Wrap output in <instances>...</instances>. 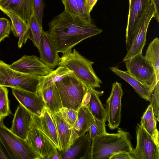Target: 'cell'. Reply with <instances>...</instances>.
Listing matches in <instances>:
<instances>
[{
  "instance_id": "obj_1",
  "label": "cell",
  "mask_w": 159,
  "mask_h": 159,
  "mask_svg": "<svg viewBox=\"0 0 159 159\" xmlns=\"http://www.w3.org/2000/svg\"><path fill=\"white\" fill-rule=\"evenodd\" d=\"M48 25L46 34L57 51L62 54L72 50L84 40L102 32L93 23L87 22L65 11L49 22Z\"/></svg>"
},
{
  "instance_id": "obj_2",
  "label": "cell",
  "mask_w": 159,
  "mask_h": 159,
  "mask_svg": "<svg viewBox=\"0 0 159 159\" xmlns=\"http://www.w3.org/2000/svg\"><path fill=\"white\" fill-rule=\"evenodd\" d=\"M134 148L129 133L119 129L115 133H106L92 139L90 159H110L121 152L131 153Z\"/></svg>"
},
{
  "instance_id": "obj_3",
  "label": "cell",
  "mask_w": 159,
  "mask_h": 159,
  "mask_svg": "<svg viewBox=\"0 0 159 159\" xmlns=\"http://www.w3.org/2000/svg\"><path fill=\"white\" fill-rule=\"evenodd\" d=\"M93 63L74 49L63 54L58 66L72 71L74 75L88 87L100 88L102 82L93 69Z\"/></svg>"
},
{
  "instance_id": "obj_4",
  "label": "cell",
  "mask_w": 159,
  "mask_h": 159,
  "mask_svg": "<svg viewBox=\"0 0 159 159\" xmlns=\"http://www.w3.org/2000/svg\"><path fill=\"white\" fill-rule=\"evenodd\" d=\"M62 107L78 111L89 88L72 73L55 83Z\"/></svg>"
},
{
  "instance_id": "obj_5",
  "label": "cell",
  "mask_w": 159,
  "mask_h": 159,
  "mask_svg": "<svg viewBox=\"0 0 159 159\" xmlns=\"http://www.w3.org/2000/svg\"><path fill=\"white\" fill-rule=\"evenodd\" d=\"M41 76L17 71L0 60V86L38 93Z\"/></svg>"
},
{
  "instance_id": "obj_6",
  "label": "cell",
  "mask_w": 159,
  "mask_h": 159,
  "mask_svg": "<svg viewBox=\"0 0 159 159\" xmlns=\"http://www.w3.org/2000/svg\"><path fill=\"white\" fill-rule=\"evenodd\" d=\"M0 141L9 159H40L25 139L13 133L0 120Z\"/></svg>"
},
{
  "instance_id": "obj_7",
  "label": "cell",
  "mask_w": 159,
  "mask_h": 159,
  "mask_svg": "<svg viewBox=\"0 0 159 159\" xmlns=\"http://www.w3.org/2000/svg\"><path fill=\"white\" fill-rule=\"evenodd\" d=\"M25 140L40 159H61L59 151L51 140L37 128L32 117Z\"/></svg>"
},
{
  "instance_id": "obj_8",
  "label": "cell",
  "mask_w": 159,
  "mask_h": 159,
  "mask_svg": "<svg viewBox=\"0 0 159 159\" xmlns=\"http://www.w3.org/2000/svg\"><path fill=\"white\" fill-rule=\"evenodd\" d=\"M127 72L150 90L154 89L157 83L155 71L142 53L125 61Z\"/></svg>"
},
{
  "instance_id": "obj_9",
  "label": "cell",
  "mask_w": 159,
  "mask_h": 159,
  "mask_svg": "<svg viewBox=\"0 0 159 159\" xmlns=\"http://www.w3.org/2000/svg\"><path fill=\"white\" fill-rule=\"evenodd\" d=\"M155 13L153 3L151 1L142 16L138 21L133 34V41L129 50L123 59V61L142 53L146 43V37L148 29Z\"/></svg>"
},
{
  "instance_id": "obj_10",
  "label": "cell",
  "mask_w": 159,
  "mask_h": 159,
  "mask_svg": "<svg viewBox=\"0 0 159 159\" xmlns=\"http://www.w3.org/2000/svg\"><path fill=\"white\" fill-rule=\"evenodd\" d=\"M137 144L131 154L134 159H159V145L138 124L136 128Z\"/></svg>"
},
{
  "instance_id": "obj_11",
  "label": "cell",
  "mask_w": 159,
  "mask_h": 159,
  "mask_svg": "<svg viewBox=\"0 0 159 159\" xmlns=\"http://www.w3.org/2000/svg\"><path fill=\"white\" fill-rule=\"evenodd\" d=\"M123 94L121 84L117 81L114 82L110 95L106 101L105 108L108 126L111 129L117 128L120 124Z\"/></svg>"
},
{
  "instance_id": "obj_12",
  "label": "cell",
  "mask_w": 159,
  "mask_h": 159,
  "mask_svg": "<svg viewBox=\"0 0 159 159\" xmlns=\"http://www.w3.org/2000/svg\"><path fill=\"white\" fill-rule=\"evenodd\" d=\"M12 69L26 74L44 76L53 70L44 64L38 57L24 55L10 65Z\"/></svg>"
},
{
  "instance_id": "obj_13",
  "label": "cell",
  "mask_w": 159,
  "mask_h": 159,
  "mask_svg": "<svg viewBox=\"0 0 159 159\" xmlns=\"http://www.w3.org/2000/svg\"><path fill=\"white\" fill-rule=\"evenodd\" d=\"M53 114L44 106L39 117L31 113L32 121L35 126L53 142L57 149L61 151Z\"/></svg>"
},
{
  "instance_id": "obj_14",
  "label": "cell",
  "mask_w": 159,
  "mask_h": 159,
  "mask_svg": "<svg viewBox=\"0 0 159 159\" xmlns=\"http://www.w3.org/2000/svg\"><path fill=\"white\" fill-rule=\"evenodd\" d=\"M150 2L151 0H129V11L125 34L127 51L133 41V34L136 25Z\"/></svg>"
},
{
  "instance_id": "obj_15",
  "label": "cell",
  "mask_w": 159,
  "mask_h": 159,
  "mask_svg": "<svg viewBox=\"0 0 159 159\" xmlns=\"http://www.w3.org/2000/svg\"><path fill=\"white\" fill-rule=\"evenodd\" d=\"M92 140L88 131L76 139L63 152L61 159H90Z\"/></svg>"
},
{
  "instance_id": "obj_16",
  "label": "cell",
  "mask_w": 159,
  "mask_h": 159,
  "mask_svg": "<svg viewBox=\"0 0 159 159\" xmlns=\"http://www.w3.org/2000/svg\"><path fill=\"white\" fill-rule=\"evenodd\" d=\"M12 93L19 103L32 114L38 116L45 106L41 96L37 93L18 89H12Z\"/></svg>"
},
{
  "instance_id": "obj_17",
  "label": "cell",
  "mask_w": 159,
  "mask_h": 159,
  "mask_svg": "<svg viewBox=\"0 0 159 159\" xmlns=\"http://www.w3.org/2000/svg\"><path fill=\"white\" fill-rule=\"evenodd\" d=\"M0 10L14 14L27 22L34 13V0H4Z\"/></svg>"
},
{
  "instance_id": "obj_18",
  "label": "cell",
  "mask_w": 159,
  "mask_h": 159,
  "mask_svg": "<svg viewBox=\"0 0 159 159\" xmlns=\"http://www.w3.org/2000/svg\"><path fill=\"white\" fill-rule=\"evenodd\" d=\"M31 120V113L20 104L14 114L10 129L18 137L25 139Z\"/></svg>"
},
{
  "instance_id": "obj_19",
  "label": "cell",
  "mask_w": 159,
  "mask_h": 159,
  "mask_svg": "<svg viewBox=\"0 0 159 159\" xmlns=\"http://www.w3.org/2000/svg\"><path fill=\"white\" fill-rule=\"evenodd\" d=\"M40 60L48 66L54 68L58 66L61 57L46 32L42 30L40 49Z\"/></svg>"
},
{
  "instance_id": "obj_20",
  "label": "cell",
  "mask_w": 159,
  "mask_h": 159,
  "mask_svg": "<svg viewBox=\"0 0 159 159\" xmlns=\"http://www.w3.org/2000/svg\"><path fill=\"white\" fill-rule=\"evenodd\" d=\"M94 120V116L87 106L82 105L78 111L77 119L72 126L71 138L67 149L76 139L88 130Z\"/></svg>"
},
{
  "instance_id": "obj_21",
  "label": "cell",
  "mask_w": 159,
  "mask_h": 159,
  "mask_svg": "<svg viewBox=\"0 0 159 159\" xmlns=\"http://www.w3.org/2000/svg\"><path fill=\"white\" fill-rule=\"evenodd\" d=\"M103 91H98L94 88H89L83 101L82 105L87 106L94 117L99 120L107 121L105 109L100 99Z\"/></svg>"
},
{
  "instance_id": "obj_22",
  "label": "cell",
  "mask_w": 159,
  "mask_h": 159,
  "mask_svg": "<svg viewBox=\"0 0 159 159\" xmlns=\"http://www.w3.org/2000/svg\"><path fill=\"white\" fill-rule=\"evenodd\" d=\"M11 21V30L18 38V47L20 48L29 39V28L27 22L16 14L7 11H3Z\"/></svg>"
},
{
  "instance_id": "obj_23",
  "label": "cell",
  "mask_w": 159,
  "mask_h": 159,
  "mask_svg": "<svg viewBox=\"0 0 159 159\" xmlns=\"http://www.w3.org/2000/svg\"><path fill=\"white\" fill-rule=\"evenodd\" d=\"M109 69L116 75L129 84L140 97L150 102L151 91L148 87L137 80L127 71L120 70L117 67H111Z\"/></svg>"
},
{
  "instance_id": "obj_24",
  "label": "cell",
  "mask_w": 159,
  "mask_h": 159,
  "mask_svg": "<svg viewBox=\"0 0 159 159\" xmlns=\"http://www.w3.org/2000/svg\"><path fill=\"white\" fill-rule=\"evenodd\" d=\"M53 115L61 145V151L63 152L67 149L70 140L72 126L64 120L59 111Z\"/></svg>"
},
{
  "instance_id": "obj_25",
  "label": "cell",
  "mask_w": 159,
  "mask_h": 159,
  "mask_svg": "<svg viewBox=\"0 0 159 159\" xmlns=\"http://www.w3.org/2000/svg\"><path fill=\"white\" fill-rule=\"evenodd\" d=\"M43 98L46 107L54 114L62 107L60 97L55 83L38 93Z\"/></svg>"
},
{
  "instance_id": "obj_26",
  "label": "cell",
  "mask_w": 159,
  "mask_h": 159,
  "mask_svg": "<svg viewBox=\"0 0 159 159\" xmlns=\"http://www.w3.org/2000/svg\"><path fill=\"white\" fill-rule=\"evenodd\" d=\"M157 120L150 104L141 117L140 125L159 145V133L157 128Z\"/></svg>"
},
{
  "instance_id": "obj_27",
  "label": "cell",
  "mask_w": 159,
  "mask_h": 159,
  "mask_svg": "<svg viewBox=\"0 0 159 159\" xmlns=\"http://www.w3.org/2000/svg\"><path fill=\"white\" fill-rule=\"evenodd\" d=\"M72 73L73 72L67 68L59 66L55 70H53L47 75L41 76L38 93Z\"/></svg>"
},
{
  "instance_id": "obj_28",
  "label": "cell",
  "mask_w": 159,
  "mask_h": 159,
  "mask_svg": "<svg viewBox=\"0 0 159 159\" xmlns=\"http://www.w3.org/2000/svg\"><path fill=\"white\" fill-rule=\"evenodd\" d=\"M144 57L153 67L157 81L159 82V39L155 38L149 44Z\"/></svg>"
},
{
  "instance_id": "obj_29",
  "label": "cell",
  "mask_w": 159,
  "mask_h": 159,
  "mask_svg": "<svg viewBox=\"0 0 159 159\" xmlns=\"http://www.w3.org/2000/svg\"><path fill=\"white\" fill-rule=\"evenodd\" d=\"M27 23L29 28V39L31 40L39 50L41 42L42 25L39 22L34 13Z\"/></svg>"
},
{
  "instance_id": "obj_30",
  "label": "cell",
  "mask_w": 159,
  "mask_h": 159,
  "mask_svg": "<svg viewBox=\"0 0 159 159\" xmlns=\"http://www.w3.org/2000/svg\"><path fill=\"white\" fill-rule=\"evenodd\" d=\"M8 92L5 87L0 86V120H3L6 117L11 114Z\"/></svg>"
},
{
  "instance_id": "obj_31",
  "label": "cell",
  "mask_w": 159,
  "mask_h": 159,
  "mask_svg": "<svg viewBox=\"0 0 159 159\" xmlns=\"http://www.w3.org/2000/svg\"><path fill=\"white\" fill-rule=\"evenodd\" d=\"M94 118V121L88 130L90 138L92 140L97 136L107 133L105 124L106 120H99Z\"/></svg>"
},
{
  "instance_id": "obj_32",
  "label": "cell",
  "mask_w": 159,
  "mask_h": 159,
  "mask_svg": "<svg viewBox=\"0 0 159 159\" xmlns=\"http://www.w3.org/2000/svg\"><path fill=\"white\" fill-rule=\"evenodd\" d=\"M150 104L157 121L159 120V82L157 83L154 89L151 92Z\"/></svg>"
},
{
  "instance_id": "obj_33",
  "label": "cell",
  "mask_w": 159,
  "mask_h": 159,
  "mask_svg": "<svg viewBox=\"0 0 159 159\" xmlns=\"http://www.w3.org/2000/svg\"><path fill=\"white\" fill-rule=\"evenodd\" d=\"M64 120L71 126L75 122L77 118L78 111L72 109L62 107L60 110Z\"/></svg>"
},
{
  "instance_id": "obj_34",
  "label": "cell",
  "mask_w": 159,
  "mask_h": 159,
  "mask_svg": "<svg viewBox=\"0 0 159 159\" xmlns=\"http://www.w3.org/2000/svg\"><path fill=\"white\" fill-rule=\"evenodd\" d=\"M78 11L79 17L85 21L93 23L90 14L88 11L85 0H75Z\"/></svg>"
},
{
  "instance_id": "obj_35",
  "label": "cell",
  "mask_w": 159,
  "mask_h": 159,
  "mask_svg": "<svg viewBox=\"0 0 159 159\" xmlns=\"http://www.w3.org/2000/svg\"><path fill=\"white\" fill-rule=\"evenodd\" d=\"M11 22L7 19L0 18V43L8 36L11 30Z\"/></svg>"
},
{
  "instance_id": "obj_36",
  "label": "cell",
  "mask_w": 159,
  "mask_h": 159,
  "mask_svg": "<svg viewBox=\"0 0 159 159\" xmlns=\"http://www.w3.org/2000/svg\"><path fill=\"white\" fill-rule=\"evenodd\" d=\"M64 6V11L72 16H79L75 0H61Z\"/></svg>"
},
{
  "instance_id": "obj_37",
  "label": "cell",
  "mask_w": 159,
  "mask_h": 159,
  "mask_svg": "<svg viewBox=\"0 0 159 159\" xmlns=\"http://www.w3.org/2000/svg\"><path fill=\"white\" fill-rule=\"evenodd\" d=\"M44 5L43 0H34V13L40 24L42 25Z\"/></svg>"
},
{
  "instance_id": "obj_38",
  "label": "cell",
  "mask_w": 159,
  "mask_h": 159,
  "mask_svg": "<svg viewBox=\"0 0 159 159\" xmlns=\"http://www.w3.org/2000/svg\"><path fill=\"white\" fill-rule=\"evenodd\" d=\"M131 153L125 152H120L113 155L110 159H134Z\"/></svg>"
},
{
  "instance_id": "obj_39",
  "label": "cell",
  "mask_w": 159,
  "mask_h": 159,
  "mask_svg": "<svg viewBox=\"0 0 159 159\" xmlns=\"http://www.w3.org/2000/svg\"><path fill=\"white\" fill-rule=\"evenodd\" d=\"M153 3L155 10L154 17L159 22V0H151Z\"/></svg>"
},
{
  "instance_id": "obj_40",
  "label": "cell",
  "mask_w": 159,
  "mask_h": 159,
  "mask_svg": "<svg viewBox=\"0 0 159 159\" xmlns=\"http://www.w3.org/2000/svg\"><path fill=\"white\" fill-rule=\"evenodd\" d=\"M98 0H85L86 6L88 13L90 14Z\"/></svg>"
},
{
  "instance_id": "obj_41",
  "label": "cell",
  "mask_w": 159,
  "mask_h": 159,
  "mask_svg": "<svg viewBox=\"0 0 159 159\" xmlns=\"http://www.w3.org/2000/svg\"><path fill=\"white\" fill-rule=\"evenodd\" d=\"M0 159H9L4 148L0 141Z\"/></svg>"
},
{
  "instance_id": "obj_42",
  "label": "cell",
  "mask_w": 159,
  "mask_h": 159,
  "mask_svg": "<svg viewBox=\"0 0 159 159\" xmlns=\"http://www.w3.org/2000/svg\"><path fill=\"white\" fill-rule=\"evenodd\" d=\"M4 0H0V5L4 1Z\"/></svg>"
}]
</instances>
